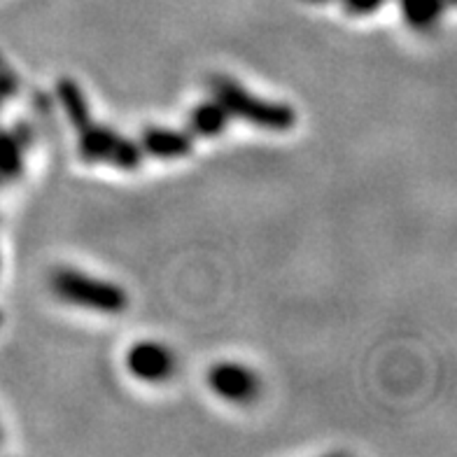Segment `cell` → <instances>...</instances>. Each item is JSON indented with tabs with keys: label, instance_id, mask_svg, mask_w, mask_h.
<instances>
[{
	"label": "cell",
	"instance_id": "cell-1",
	"mask_svg": "<svg viewBox=\"0 0 457 457\" xmlns=\"http://www.w3.org/2000/svg\"><path fill=\"white\" fill-rule=\"evenodd\" d=\"M208 91L217 103H222L234 120H241L245 124L262 131L283 133L296 124L295 108L287 103L266 101L245 89L238 79L228 75H211L208 78Z\"/></svg>",
	"mask_w": 457,
	"mask_h": 457
},
{
	"label": "cell",
	"instance_id": "cell-2",
	"mask_svg": "<svg viewBox=\"0 0 457 457\" xmlns=\"http://www.w3.org/2000/svg\"><path fill=\"white\" fill-rule=\"evenodd\" d=\"M49 285L61 301L103 315H120L129 306L127 292L120 285L87 276L75 269H56L49 278Z\"/></svg>",
	"mask_w": 457,
	"mask_h": 457
},
{
	"label": "cell",
	"instance_id": "cell-3",
	"mask_svg": "<svg viewBox=\"0 0 457 457\" xmlns=\"http://www.w3.org/2000/svg\"><path fill=\"white\" fill-rule=\"evenodd\" d=\"M78 152L82 162L108 163L120 170H136L143 163L145 154L140 145L114 129L91 121L89 127L78 131Z\"/></svg>",
	"mask_w": 457,
	"mask_h": 457
},
{
	"label": "cell",
	"instance_id": "cell-4",
	"mask_svg": "<svg viewBox=\"0 0 457 457\" xmlns=\"http://www.w3.org/2000/svg\"><path fill=\"white\" fill-rule=\"evenodd\" d=\"M208 387L228 403H253L259 397L262 383L253 369L238 361H220L208 371Z\"/></svg>",
	"mask_w": 457,
	"mask_h": 457
},
{
	"label": "cell",
	"instance_id": "cell-5",
	"mask_svg": "<svg viewBox=\"0 0 457 457\" xmlns=\"http://www.w3.org/2000/svg\"><path fill=\"white\" fill-rule=\"evenodd\" d=\"M127 369L145 383H163L175 371L170 350L157 341H140L127 353Z\"/></svg>",
	"mask_w": 457,
	"mask_h": 457
},
{
	"label": "cell",
	"instance_id": "cell-6",
	"mask_svg": "<svg viewBox=\"0 0 457 457\" xmlns=\"http://www.w3.org/2000/svg\"><path fill=\"white\" fill-rule=\"evenodd\" d=\"M140 150L152 159H170L189 157L194 152V136L189 131H178L169 127H147L140 133Z\"/></svg>",
	"mask_w": 457,
	"mask_h": 457
},
{
	"label": "cell",
	"instance_id": "cell-7",
	"mask_svg": "<svg viewBox=\"0 0 457 457\" xmlns=\"http://www.w3.org/2000/svg\"><path fill=\"white\" fill-rule=\"evenodd\" d=\"M228 120H231V114L224 110L222 103L211 98V101L194 105L189 120H187V127L196 138H215V136L227 131Z\"/></svg>",
	"mask_w": 457,
	"mask_h": 457
},
{
	"label": "cell",
	"instance_id": "cell-8",
	"mask_svg": "<svg viewBox=\"0 0 457 457\" xmlns=\"http://www.w3.org/2000/svg\"><path fill=\"white\" fill-rule=\"evenodd\" d=\"M56 101H59L61 110L66 112V120L71 121V127L75 131H82V129H87L94 121L85 91L79 89L75 79L61 78L56 82Z\"/></svg>",
	"mask_w": 457,
	"mask_h": 457
},
{
	"label": "cell",
	"instance_id": "cell-9",
	"mask_svg": "<svg viewBox=\"0 0 457 457\" xmlns=\"http://www.w3.org/2000/svg\"><path fill=\"white\" fill-rule=\"evenodd\" d=\"M448 10L445 0H399V12L413 30H432Z\"/></svg>",
	"mask_w": 457,
	"mask_h": 457
},
{
	"label": "cell",
	"instance_id": "cell-10",
	"mask_svg": "<svg viewBox=\"0 0 457 457\" xmlns=\"http://www.w3.org/2000/svg\"><path fill=\"white\" fill-rule=\"evenodd\" d=\"M26 150L10 129H0V178L5 182L19 180L26 170Z\"/></svg>",
	"mask_w": 457,
	"mask_h": 457
},
{
	"label": "cell",
	"instance_id": "cell-11",
	"mask_svg": "<svg viewBox=\"0 0 457 457\" xmlns=\"http://www.w3.org/2000/svg\"><path fill=\"white\" fill-rule=\"evenodd\" d=\"M19 94V78L12 66L7 63L5 56L0 54V110L5 105V101L14 98Z\"/></svg>",
	"mask_w": 457,
	"mask_h": 457
},
{
	"label": "cell",
	"instance_id": "cell-12",
	"mask_svg": "<svg viewBox=\"0 0 457 457\" xmlns=\"http://www.w3.org/2000/svg\"><path fill=\"white\" fill-rule=\"evenodd\" d=\"M343 5V10L353 17H369V14H376L380 7L386 5L387 0H338Z\"/></svg>",
	"mask_w": 457,
	"mask_h": 457
},
{
	"label": "cell",
	"instance_id": "cell-13",
	"mask_svg": "<svg viewBox=\"0 0 457 457\" xmlns=\"http://www.w3.org/2000/svg\"><path fill=\"white\" fill-rule=\"evenodd\" d=\"M10 131L14 133V138L21 143V147H24V150H30V147H33V143H36V129L30 127L29 121L17 120V121H14V127L10 129Z\"/></svg>",
	"mask_w": 457,
	"mask_h": 457
},
{
	"label": "cell",
	"instance_id": "cell-14",
	"mask_svg": "<svg viewBox=\"0 0 457 457\" xmlns=\"http://www.w3.org/2000/svg\"><path fill=\"white\" fill-rule=\"evenodd\" d=\"M301 3H311V5H325V3H337V0H301Z\"/></svg>",
	"mask_w": 457,
	"mask_h": 457
},
{
	"label": "cell",
	"instance_id": "cell-15",
	"mask_svg": "<svg viewBox=\"0 0 457 457\" xmlns=\"http://www.w3.org/2000/svg\"><path fill=\"white\" fill-rule=\"evenodd\" d=\"M0 445H3V429H0Z\"/></svg>",
	"mask_w": 457,
	"mask_h": 457
},
{
	"label": "cell",
	"instance_id": "cell-16",
	"mask_svg": "<svg viewBox=\"0 0 457 457\" xmlns=\"http://www.w3.org/2000/svg\"><path fill=\"white\" fill-rule=\"evenodd\" d=\"M3 185H5V180H3V178H0V187H3Z\"/></svg>",
	"mask_w": 457,
	"mask_h": 457
},
{
	"label": "cell",
	"instance_id": "cell-17",
	"mask_svg": "<svg viewBox=\"0 0 457 457\" xmlns=\"http://www.w3.org/2000/svg\"><path fill=\"white\" fill-rule=\"evenodd\" d=\"M0 325H3V313H0Z\"/></svg>",
	"mask_w": 457,
	"mask_h": 457
}]
</instances>
